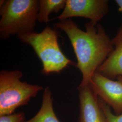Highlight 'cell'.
<instances>
[{
    "label": "cell",
    "mask_w": 122,
    "mask_h": 122,
    "mask_svg": "<svg viewBox=\"0 0 122 122\" xmlns=\"http://www.w3.org/2000/svg\"><path fill=\"white\" fill-rule=\"evenodd\" d=\"M54 26L64 32L70 40L77 59L76 66L82 74L79 86L90 85L98 68L113 49L112 39L101 25L91 21L85 24V31L70 19L57 22Z\"/></svg>",
    "instance_id": "obj_1"
},
{
    "label": "cell",
    "mask_w": 122,
    "mask_h": 122,
    "mask_svg": "<svg viewBox=\"0 0 122 122\" xmlns=\"http://www.w3.org/2000/svg\"><path fill=\"white\" fill-rule=\"evenodd\" d=\"M16 37L22 43L33 48L42 62L43 75L59 73L69 66H76V63L68 59L61 51L55 28L47 26L41 33L34 31Z\"/></svg>",
    "instance_id": "obj_2"
},
{
    "label": "cell",
    "mask_w": 122,
    "mask_h": 122,
    "mask_svg": "<svg viewBox=\"0 0 122 122\" xmlns=\"http://www.w3.org/2000/svg\"><path fill=\"white\" fill-rule=\"evenodd\" d=\"M39 10L38 0H7L0 6V38L35 31Z\"/></svg>",
    "instance_id": "obj_3"
},
{
    "label": "cell",
    "mask_w": 122,
    "mask_h": 122,
    "mask_svg": "<svg viewBox=\"0 0 122 122\" xmlns=\"http://www.w3.org/2000/svg\"><path fill=\"white\" fill-rule=\"evenodd\" d=\"M19 70H3L0 72V116L15 113L20 107L27 105L44 87L22 81Z\"/></svg>",
    "instance_id": "obj_4"
},
{
    "label": "cell",
    "mask_w": 122,
    "mask_h": 122,
    "mask_svg": "<svg viewBox=\"0 0 122 122\" xmlns=\"http://www.w3.org/2000/svg\"><path fill=\"white\" fill-rule=\"evenodd\" d=\"M108 10L107 0H66L65 6L57 19L61 21L72 17H83L97 24Z\"/></svg>",
    "instance_id": "obj_5"
},
{
    "label": "cell",
    "mask_w": 122,
    "mask_h": 122,
    "mask_svg": "<svg viewBox=\"0 0 122 122\" xmlns=\"http://www.w3.org/2000/svg\"><path fill=\"white\" fill-rule=\"evenodd\" d=\"M96 96L111 107L116 114L122 113V78L114 81L97 72L90 84Z\"/></svg>",
    "instance_id": "obj_6"
},
{
    "label": "cell",
    "mask_w": 122,
    "mask_h": 122,
    "mask_svg": "<svg viewBox=\"0 0 122 122\" xmlns=\"http://www.w3.org/2000/svg\"><path fill=\"white\" fill-rule=\"evenodd\" d=\"M80 101L78 122H106L99 99L90 85L78 87Z\"/></svg>",
    "instance_id": "obj_7"
},
{
    "label": "cell",
    "mask_w": 122,
    "mask_h": 122,
    "mask_svg": "<svg viewBox=\"0 0 122 122\" xmlns=\"http://www.w3.org/2000/svg\"><path fill=\"white\" fill-rule=\"evenodd\" d=\"M113 48L96 72L108 78H122V30L112 39Z\"/></svg>",
    "instance_id": "obj_8"
},
{
    "label": "cell",
    "mask_w": 122,
    "mask_h": 122,
    "mask_svg": "<svg viewBox=\"0 0 122 122\" xmlns=\"http://www.w3.org/2000/svg\"><path fill=\"white\" fill-rule=\"evenodd\" d=\"M52 93L48 87L44 89L42 105L35 116L24 122H60L53 109Z\"/></svg>",
    "instance_id": "obj_9"
},
{
    "label": "cell",
    "mask_w": 122,
    "mask_h": 122,
    "mask_svg": "<svg viewBox=\"0 0 122 122\" xmlns=\"http://www.w3.org/2000/svg\"><path fill=\"white\" fill-rule=\"evenodd\" d=\"M66 0H39V10L37 20L47 23L51 14L58 13L65 6Z\"/></svg>",
    "instance_id": "obj_10"
},
{
    "label": "cell",
    "mask_w": 122,
    "mask_h": 122,
    "mask_svg": "<svg viewBox=\"0 0 122 122\" xmlns=\"http://www.w3.org/2000/svg\"><path fill=\"white\" fill-rule=\"evenodd\" d=\"M98 99L100 107L105 114L106 122H122V113L119 115L114 114L109 105L100 98Z\"/></svg>",
    "instance_id": "obj_11"
},
{
    "label": "cell",
    "mask_w": 122,
    "mask_h": 122,
    "mask_svg": "<svg viewBox=\"0 0 122 122\" xmlns=\"http://www.w3.org/2000/svg\"><path fill=\"white\" fill-rule=\"evenodd\" d=\"M25 114L24 112L0 116V122H24Z\"/></svg>",
    "instance_id": "obj_12"
},
{
    "label": "cell",
    "mask_w": 122,
    "mask_h": 122,
    "mask_svg": "<svg viewBox=\"0 0 122 122\" xmlns=\"http://www.w3.org/2000/svg\"><path fill=\"white\" fill-rule=\"evenodd\" d=\"M115 1L119 7V10L122 13V0H115ZM120 29L122 30V25Z\"/></svg>",
    "instance_id": "obj_13"
}]
</instances>
